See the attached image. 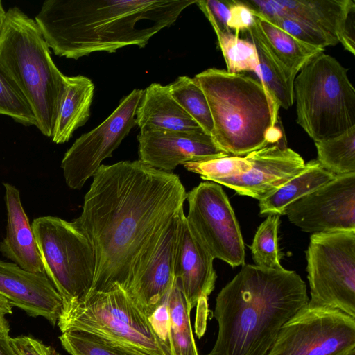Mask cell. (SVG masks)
<instances>
[{
	"label": "cell",
	"mask_w": 355,
	"mask_h": 355,
	"mask_svg": "<svg viewBox=\"0 0 355 355\" xmlns=\"http://www.w3.org/2000/svg\"><path fill=\"white\" fill-rule=\"evenodd\" d=\"M187 195L178 175L139 160L98 168L82 212L73 221L95 255L93 283L85 298L116 286L127 288L164 230L183 209Z\"/></svg>",
	"instance_id": "1"
},
{
	"label": "cell",
	"mask_w": 355,
	"mask_h": 355,
	"mask_svg": "<svg viewBox=\"0 0 355 355\" xmlns=\"http://www.w3.org/2000/svg\"><path fill=\"white\" fill-rule=\"evenodd\" d=\"M196 0H46L35 18L55 55L78 60L94 52L144 47Z\"/></svg>",
	"instance_id": "2"
},
{
	"label": "cell",
	"mask_w": 355,
	"mask_h": 355,
	"mask_svg": "<svg viewBox=\"0 0 355 355\" xmlns=\"http://www.w3.org/2000/svg\"><path fill=\"white\" fill-rule=\"evenodd\" d=\"M309 300L295 271L243 264L216 298L218 336L207 355H267L282 326Z\"/></svg>",
	"instance_id": "3"
},
{
	"label": "cell",
	"mask_w": 355,
	"mask_h": 355,
	"mask_svg": "<svg viewBox=\"0 0 355 355\" xmlns=\"http://www.w3.org/2000/svg\"><path fill=\"white\" fill-rule=\"evenodd\" d=\"M202 90L212 116L211 137L231 156L245 157L279 143V107L259 80L243 73L207 69L193 78Z\"/></svg>",
	"instance_id": "4"
},
{
	"label": "cell",
	"mask_w": 355,
	"mask_h": 355,
	"mask_svg": "<svg viewBox=\"0 0 355 355\" xmlns=\"http://www.w3.org/2000/svg\"><path fill=\"white\" fill-rule=\"evenodd\" d=\"M0 62L28 101L36 127L52 137L64 92L65 77L35 21L18 7L8 9L0 32Z\"/></svg>",
	"instance_id": "5"
},
{
	"label": "cell",
	"mask_w": 355,
	"mask_h": 355,
	"mask_svg": "<svg viewBox=\"0 0 355 355\" xmlns=\"http://www.w3.org/2000/svg\"><path fill=\"white\" fill-rule=\"evenodd\" d=\"M347 71L322 52L295 78L297 123L314 142L336 137L355 126V89Z\"/></svg>",
	"instance_id": "6"
},
{
	"label": "cell",
	"mask_w": 355,
	"mask_h": 355,
	"mask_svg": "<svg viewBox=\"0 0 355 355\" xmlns=\"http://www.w3.org/2000/svg\"><path fill=\"white\" fill-rule=\"evenodd\" d=\"M57 325L62 333L85 331L144 355H165L146 315L119 286L63 303Z\"/></svg>",
	"instance_id": "7"
},
{
	"label": "cell",
	"mask_w": 355,
	"mask_h": 355,
	"mask_svg": "<svg viewBox=\"0 0 355 355\" xmlns=\"http://www.w3.org/2000/svg\"><path fill=\"white\" fill-rule=\"evenodd\" d=\"M44 273L63 299L81 300L95 273V255L84 232L73 221L55 216L35 218L32 225Z\"/></svg>",
	"instance_id": "8"
},
{
	"label": "cell",
	"mask_w": 355,
	"mask_h": 355,
	"mask_svg": "<svg viewBox=\"0 0 355 355\" xmlns=\"http://www.w3.org/2000/svg\"><path fill=\"white\" fill-rule=\"evenodd\" d=\"M306 257L308 305L355 318V230L313 233Z\"/></svg>",
	"instance_id": "9"
},
{
	"label": "cell",
	"mask_w": 355,
	"mask_h": 355,
	"mask_svg": "<svg viewBox=\"0 0 355 355\" xmlns=\"http://www.w3.org/2000/svg\"><path fill=\"white\" fill-rule=\"evenodd\" d=\"M355 349V318L307 304L281 328L267 355H345Z\"/></svg>",
	"instance_id": "10"
},
{
	"label": "cell",
	"mask_w": 355,
	"mask_h": 355,
	"mask_svg": "<svg viewBox=\"0 0 355 355\" xmlns=\"http://www.w3.org/2000/svg\"><path fill=\"white\" fill-rule=\"evenodd\" d=\"M187 223L214 259L232 267L244 264L245 245L229 199L217 183H200L187 195Z\"/></svg>",
	"instance_id": "11"
},
{
	"label": "cell",
	"mask_w": 355,
	"mask_h": 355,
	"mask_svg": "<svg viewBox=\"0 0 355 355\" xmlns=\"http://www.w3.org/2000/svg\"><path fill=\"white\" fill-rule=\"evenodd\" d=\"M143 92L133 89L105 121L76 139L67 150L61 168L69 187L80 189L136 125V110Z\"/></svg>",
	"instance_id": "12"
},
{
	"label": "cell",
	"mask_w": 355,
	"mask_h": 355,
	"mask_svg": "<svg viewBox=\"0 0 355 355\" xmlns=\"http://www.w3.org/2000/svg\"><path fill=\"white\" fill-rule=\"evenodd\" d=\"M285 214L306 232L355 230V173L336 175L291 203Z\"/></svg>",
	"instance_id": "13"
},
{
	"label": "cell",
	"mask_w": 355,
	"mask_h": 355,
	"mask_svg": "<svg viewBox=\"0 0 355 355\" xmlns=\"http://www.w3.org/2000/svg\"><path fill=\"white\" fill-rule=\"evenodd\" d=\"M252 14L285 17L306 23L336 39L345 50L355 46L354 0H239Z\"/></svg>",
	"instance_id": "14"
},
{
	"label": "cell",
	"mask_w": 355,
	"mask_h": 355,
	"mask_svg": "<svg viewBox=\"0 0 355 355\" xmlns=\"http://www.w3.org/2000/svg\"><path fill=\"white\" fill-rule=\"evenodd\" d=\"M249 170L239 175L216 179L213 182L237 193L261 200L277 191L305 166L302 157L284 143L268 145L245 155Z\"/></svg>",
	"instance_id": "15"
},
{
	"label": "cell",
	"mask_w": 355,
	"mask_h": 355,
	"mask_svg": "<svg viewBox=\"0 0 355 355\" xmlns=\"http://www.w3.org/2000/svg\"><path fill=\"white\" fill-rule=\"evenodd\" d=\"M139 161L171 173L178 165L229 156L205 132L140 130Z\"/></svg>",
	"instance_id": "16"
},
{
	"label": "cell",
	"mask_w": 355,
	"mask_h": 355,
	"mask_svg": "<svg viewBox=\"0 0 355 355\" xmlns=\"http://www.w3.org/2000/svg\"><path fill=\"white\" fill-rule=\"evenodd\" d=\"M214 258L190 228L184 211L179 214L174 254V278L191 310L207 304L215 287L217 275Z\"/></svg>",
	"instance_id": "17"
},
{
	"label": "cell",
	"mask_w": 355,
	"mask_h": 355,
	"mask_svg": "<svg viewBox=\"0 0 355 355\" xmlns=\"http://www.w3.org/2000/svg\"><path fill=\"white\" fill-rule=\"evenodd\" d=\"M179 214L168 225L148 259L124 290L146 316L159 304L174 283Z\"/></svg>",
	"instance_id": "18"
},
{
	"label": "cell",
	"mask_w": 355,
	"mask_h": 355,
	"mask_svg": "<svg viewBox=\"0 0 355 355\" xmlns=\"http://www.w3.org/2000/svg\"><path fill=\"white\" fill-rule=\"evenodd\" d=\"M0 295L12 306L32 317H43L53 326L63 306L62 296L44 272H30L3 260H0Z\"/></svg>",
	"instance_id": "19"
},
{
	"label": "cell",
	"mask_w": 355,
	"mask_h": 355,
	"mask_svg": "<svg viewBox=\"0 0 355 355\" xmlns=\"http://www.w3.org/2000/svg\"><path fill=\"white\" fill-rule=\"evenodd\" d=\"M3 184L7 225L6 236L0 242V252L26 270L44 272L35 236L21 202L19 191L9 183Z\"/></svg>",
	"instance_id": "20"
},
{
	"label": "cell",
	"mask_w": 355,
	"mask_h": 355,
	"mask_svg": "<svg viewBox=\"0 0 355 355\" xmlns=\"http://www.w3.org/2000/svg\"><path fill=\"white\" fill-rule=\"evenodd\" d=\"M135 121L140 130L205 132L173 98L168 85L152 83L144 90Z\"/></svg>",
	"instance_id": "21"
},
{
	"label": "cell",
	"mask_w": 355,
	"mask_h": 355,
	"mask_svg": "<svg viewBox=\"0 0 355 355\" xmlns=\"http://www.w3.org/2000/svg\"><path fill=\"white\" fill-rule=\"evenodd\" d=\"M94 92L92 80L84 76H66L64 92L55 121L52 141L67 142L90 116Z\"/></svg>",
	"instance_id": "22"
},
{
	"label": "cell",
	"mask_w": 355,
	"mask_h": 355,
	"mask_svg": "<svg viewBox=\"0 0 355 355\" xmlns=\"http://www.w3.org/2000/svg\"><path fill=\"white\" fill-rule=\"evenodd\" d=\"M336 175L324 169L317 159L305 163L304 169L269 196L259 200L260 215L285 214L297 200L333 180Z\"/></svg>",
	"instance_id": "23"
},
{
	"label": "cell",
	"mask_w": 355,
	"mask_h": 355,
	"mask_svg": "<svg viewBox=\"0 0 355 355\" xmlns=\"http://www.w3.org/2000/svg\"><path fill=\"white\" fill-rule=\"evenodd\" d=\"M253 15L254 26L263 42L281 64L295 76L313 58L323 52V49L302 42L262 17Z\"/></svg>",
	"instance_id": "24"
},
{
	"label": "cell",
	"mask_w": 355,
	"mask_h": 355,
	"mask_svg": "<svg viewBox=\"0 0 355 355\" xmlns=\"http://www.w3.org/2000/svg\"><path fill=\"white\" fill-rule=\"evenodd\" d=\"M244 31L257 51L262 76L261 83L279 107L288 109L294 103L293 84L296 76L287 71L274 56L254 24Z\"/></svg>",
	"instance_id": "25"
},
{
	"label": "cell",
	"mask_w": 355,
	"mask_h": 355,
	"mask_svg": "<svg viewBox=\"0 0 355 355\" xmlns=\"http://www.w3.org/2000/svg\"><path fill=\"white\" fill-rule=\"evenodd\" d=\"M168 306L172 355H198L190 322L191 310L175 280Z\"/></svg>",
	"instance_id": "26"
},
{
	"label": "cell",
	"mask_w": 355,
	"mask_h": 355,
	"mask_svg": "<svg viewBox=\"0 0 355 355\" xmlns=\"http://www.w3.org/2000/svg\"><path fill=\"white\" fill-rule=\"evenodd\" d=\"M315 145L317 160L324 169L335 175L355 173V126Z\"/></svg>",
	"instance_id": "27"
},
{
	"label": "cell",
	"mask_w": 355,
	"mask_h": 355,
	"mask_svg": "<svg viewBox=\"0 0 355 355\" xmlns=\"http://www.w3.org/2000/svg\"><path fill=\"white\" fill-rule=\"evenodd\" d=\"M168 86L177 103L211 136L214 125L210 109L202 90L193 78L180 76Z\"/></svg>",
	"instance_id": "28"
},
{
	"label": "cell",
	"mask_w": 355,
	"mask_h": 355,
	"mask_svg": "<svg viewBox=\"0 0 355 355\" xmlns=\"http://www.w3.org/2000/svg\"><path fill=\"white\" fill-rule=\"evenodd\" d=\"M60 340L71 355H144L103 336L80 330L62 334Z\"/></svg>",
	"instance_id": "29"
},
{
	"label": "cell",
	"mask_w": 355,
	"mask_h": 355,
	"mask_svg": "<svg viewBox=\"0 0 355 355\" xmlns=\"http://www.w3.org/2000/svg\"><path fill=\"white\" fill-rule=\"evenodd\" d=\"M227 66V71L238 73L244 71L254 72L261 81L257 51L255 45L248 40L241 39L231 30L216 34Z\"/></svg>",
	"instance_id": "30"
},
{
	"label": "cell",
	"mask_w": 355,
	"mask_h": 355,
	"mask_svg": "<svg viewBox=\"0 0 355 355\" xmlns=\"http://www.w3.org/2000/svg\"><path fill=\"white\" fill-rule=\"evenodd\" d=\"M279 215H268L255 233L250 249L255 265L279 270L282 254L278 248Z\"/></svg>",
	"instance_id": "31"
},
{
	"label": "cell",
	"mask_w": 355,
	"mask_h": 355,
	"mask_svg": "<svg viewBox=\"0 0 355 355\" xmlns=\"http://www.w3.org/2000/svg\"><path fill=\"white\" fill-rule=\"evenodd\" d=\"M0 114L25 126L36 125L33 110L11 75L0 62Z\"/></svg>",
	"instance_id": "32"
},
{
	"label": "cell",
	"mask_w": 355,
	"mask_h": 355,
	"mask_svg": "<svg viewBox=\"0 0 355 355\" xmlns=\"http://www.w3.org/2000/svg\"><path fill=\"white\" fill-rule=\"evenodd\" d=\"M191 172L200 175L202 179L213 182L214 180L230 178L247 172L250 164L247 157L227 156L183 164Z\"/></svg>",
	"instance_id": "33"
},
{
	"label": "cell",
	"mask_w": 355,
	"mask_h": 355,
	"mask_svg": "<svg viewBox=\"0 0 355 355\" xmlns=\"http://www.w3.org/2000/svg\"><path fill=\"white\" fill-rule=\"evenodd\" d=\"M262 17L306 44L324 49L339 43L336 39L299 20L285 17Z\"/></svg>",
	"instance_id": "34"
},
{
	"label": "cell",
	"mask_w": 355,
	"mask_h": 355,
	"mask_svg": "<svg viewBox=\"0 0 355 355\" xmlns=\"http://www.w3.org/2000/svg\"><path fill=\"white\" fill-rule=\"evenodd\" d=\"M169 293L170 291L159 304L146 316L165 355H172L168 306Z\"/></svg>",
	"instance_id": "35"
},
{
	"label": "cell",
	"mask_w": 355,
	"mask_h": 355,
	"mask_svg": "<svg viewBox=\"0 0 355 355\" xmlns=\"http://www.w3.org/2000/svg\"><path fill=\"white\" fill-rule=\"evenodd\" d=\"M196 3L211 23L216 34L230 30L227 27L230 17L228 1L196 0Z\"/></svg>",
	"instance_id": "36"
},
{
	"label": "cell",
	"mask_w": 355,
	"mask_h": 355,
	"mask_svg": "<svg viewBox=\"0 0 355 355\" xmlns=\"http://www.w3.org/2000/svg\"><path fill=\"white\" fill-rule=\"evenodd\" d=\"M9 344L15 355H60L51 346L27 336L10 337Z\"/></svg>",
	"instance_id": "37"
},
{
	"label": "cell",
	"mask_w": 355,
	"mask_h": 355,
	"mask_svg": "<svg viewBox=\"0 0 355 355\" xmlns=\"http://www.w3.org/2000/svg\"><path fill=\"white\" fill-rule=\"evenodd\" d=\"M230 17L227 21L229 29H233L239 36L241 31H245L252 26L254 17L251 10L239 0L228 1Z\"/></svg>",
	"instance_id": "38"
},
{
	"label": "cell",
	"mask_w": 355,
	"mask_h": 355,
	"mask_svg": "<svg viewBox=\"0 0 355 355\" xmlns=\"http://www.w3.org/2000/svg\"><path fill=\"white\" fill-rule=\"evenodd\" d=\"M9 338L0 340V355H15L9 344Z\"/></svg>",
	"instance_id": "39"
},
{
	"label": "cell",
	"mask_w": 355,
	"mask_h": 355,
	"mask_svg": "<svg viewBox=\"0 0 355 355\" xmlns=\"http://www.w3.org/2000/svg\"><path fill=\"white\" fill-rule=\"evenodd\" d=\"M6 11H5V10L3 7L2 1H0V32L1 31L2 26L4 23V20L6 18Z\"/></svg>",
	"instance_id": "40"
},
{
	"label": "cell",
	"mask_w": 355,
	"mask_h": 355,
	"mask_svg": "<svg viewBox=\"0 0 355 355\" xmlns=\"http://www.w3.org/2000/svg\"><path fill=\"white\" fill-rule=\"evenodd\" d=\"M345 355H355V349L351 350L350 352H349Z\"/></svg>",
	"instance_id": "41"
}]
</instances>
